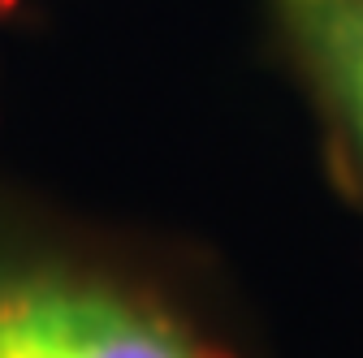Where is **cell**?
<instances>
[{
	"label": "cell",
	"instance_id": "6da1fadb",
	"mask_svg": "<svg viewBox=\"0 0 363 358\" xmlns=\"http://www.w3.org/2000/svg\"><path fill=\"white\" fill-rule=\"evenodd\" d=\"M0 358H242L160 272L117 250L0 238Z\"/></svg>",
	"mask_w": 363,
	"mask_h": 358
},
{
	"label": "cell",
	"instance_id": "7a4b0ae2",
	"mask_svg": "<svg viewBox=\"0 0 363 358\" xmlns=\"http://www.w3.org/2000/svg\"><path fill=\"white\" fill-rule=\"evenodd\" d=\"M264 18L337 177L363 199V0H264Z\"/></svg>",
	"mask_w": 363,
	"mask_h": 358
}]
</instances>
